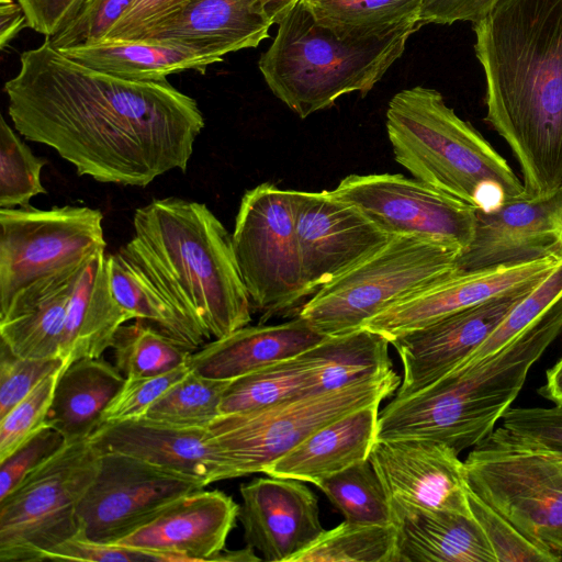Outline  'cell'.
<instances>
[{
    "instance_id": "obj_4",
    "label": "cell",
    "mask_w": 562,
    "mask_h": 562,
    "mask_svg": "<svg viewBox=\"0 0 562 562\" xmlns=\"http://www.w3.org/2000/svg\"><path fill=\"white\" fill-rule=\"evenodd\" d=\"M562 333V296L502 349L462 362L379 414L375 440L426 439L458 453L488 436L520 392L530 368Z\"/></svg>"
},
{
    "instance_id": "obj_43",
    "label": "cell",
    "mask_w": 562,
    "mask_h": 562,
    "mask_svg": "<svg viewBox=\"0 0 562 562\" xmlns=\"http://www.w3.org/2000/svg\"><path fill=\"white\" fill-rule=\"evenodd\" d=\"M66 363L63 359L21 358L0 342V418Z\"/></svg>"
},
{
    "instance_id": "obj_54",
    "label": "cell",
    "mask_w": 562,
    "mask_h": 562,
    "mask_svg": "<svg viewBox=\"0 0 562 562\" xmlns=\"http://www.w3.org/2000/svg\"><path fill=\"white\" fill-rule=\"evenodd\" d=\"M558 199H559V205L562 213V188L557 192Z\"/></svg>"
},
{
    "instance_id": "obj_31",
    "label": "cell",
    "mask_w": 562,
    "mask_h": 562,
    "mask_svg": "<svg viewBox=\"0 0 562 562\" xmlns=\"http://www.w3.org/2000/svg\"><path fill=\"white\" fill-rule=\"evenodd\" d=\"M390 340L361 327L327 336L304 352L314 372L312 394L338 390L393 369Z\"/></svg>"
},
{
    "instance_id": "obj_47",
    "label": "cell",
    "mask_w": 562,
    "mask_h": 562,
    "mask_svg": "<svg viewBox=\"0 0 562 562\" xmlns=\"http://www.w3.org/2000/svg\"><path fill=\"white\" fill-rule=\"evenodd\" d=\"M47 560L91 561V562H168L166 555L153 551L131 548L119 543H104L76 536L54 548Z\"/></svg>"
},
{
    "instance_id": "obj_30",
    "label": "cell",
    "mask_w": 562,
    "mask_h": 562,
    "mask_svg": "<svg viewBox=\"0 0 562 562\" xmlns=\"http://www.w3.org/2000/svg\"><path fill=\"white\" fill-rule=\"evenodd\" d=\"M86 266V265H85ZM0 317V342L26 359H61L67 310L85 267Z\"/></svg>"
},
{
    "instance_id": "obj_38",
    "label": "cell",
    "mask_w": 562,
    "mask_h": 562,
    "mask_svg": "<svg viewBox=\"0 0 562 562\" xmlns=\"http://www.w3.org/2000/svg\"><path fill=\"white\" fill-rule=\"evenodd\" d=\"M233 380L189 372L146 412L148 419L187 427H209L220 415V404Z\"/></svg>"
},
{
    "instance_id": "obj_48",
    "label": "cell",
    "mask_w": 562,
    "mask_h": 562,
    "mask_svg": "<svg viewBox=\"0 0 562 562\" xmlns=\"http://www.w3.org/2000/svg\"><path fill=\"white\" fill-rule=\"evenodd\" d=\"M191 0H134L101 40L136 41L182 10Z\"/></svg>"
},
{
    "instance_id": "obj_25",
    "label": "cell",
    "mask_w": 562,
    "mask_h": 562,
    "mask_svg": "<svg viewBox=\"0 0 562 562\" xmlns=\"http://www.w3.org/2000/svg\"><path fill=\"white\" fill-rule=\"evenodd\" d=\"M380 404L363 406L323 426L272 462L263 473L316 485L368 460L375 441Z\"/></svg>"
},
{
    "instance_id": "obj_3",
    "label": "cell",
    "mask_w": 562,
    "mask_h": 562,
    "mask_svg": "<svg viewBox=\"0 0 562 562\" xmlns=\"http://www.w3.org/2000/svg\"><path fill=\"white\" fill-rule=\"evenodd\" d=\"M133 227L119 251L209 339L249 325L252 305L232 235L204 203L153 200L135 211Z\"/></svg>"
},
{
    "instance_id": "obj_10",
    "label": "cell",
    "mask_w": 562,
    "mask_h": 562,
    "mask_svg": "<svg viewBox=\"0 0 562 562\" xmlns=\"http://www.w3.org/2000/svg\"><path fill=\"white\" fill-rule=\"evenodd\" d=\"M394 369L345 387L294 397L260 409L220 414L212 442L234 477L262 472L317 429L363 406L382 403L401 384Z\"/></svg>"
},
{
    "instance_id": "obj_24",
    "label": "cell",
    "mask_w": 562,
    "mask_h": 562,
    "mask_svg": "<svg viewBox=\"0 0 562 562\" xmlns=\"http://www.w3.org/2000/svg\"><path fill=\"white\" fill-rule=\"evenodd\" d=\"M325 337L297 315L277 325H247L203 345L192 352L189 366L209 378L234 380L296 357Z\"/></svg>"
},
{
    "instance_id": "obj_50",
    "label": "cell",
    "mask_w": 562,
    "mask_h": 562,
    "mask_svg": "<svg viewBox=\"0 0 562 562\" xmlns=\"http://www.w3.org/2000/svg\"><path fill=\"white\" fill-rule=\"evenodd\" d=\"M501 0H423L419 22L425 24L472 23L483 19Z\"/></svg>"
},
{
    "instance_id": "obj_41",
    "label": "cell",
    "mask_w": 562,
    "mask_h": 562,
    "mask_svg": "<svg viewBox=\"0 0 562 562\" xmlns=\"http://www.w3.org/2000/svg\"><path fill=\"white\" fill-rule=\"evenodd\" d=\"M64 367L40 382L0 418V461L9 457L36 432L49 427L48 413Z\"/></svg>"
},
{
    "instance_id": "obj_53",
    "label": "cell",
    "mask_w": 562,
    "mask_h": 562,
    "mask_svg": "<svg viewBox=\"0 0 562 562\" xmlns=\"http://www.w3.org/2000/svg\"><path fill=\"white\" fill-rule=\"evenodd\" d=\"M299 0H261L262 9L272 24L278 23Z\"/></svg>"
},
{
    "instance_id": "obj_14",
    "label": "cell",
    "mask_w": 562,
    "mask_h": 562,
    "mask_svg": "<svg viewBox=\"0 0 562 562\" xmlns=\"http://www.w3.org/2000/svg\"><path fill=\"white\" fill-rule=\"evenodd\" d=\"M205 486L202 481L134 457L100 452L97 474L78 506L79 536L117 542L175 499Z\"/></svg>"
},
{
    "instance_id": "obj_18",
    "label": "cell",
    "mask_w": 562,
    "mask_h": 562,
    "mask_svg": "<svg viewBox=\"0 0 562 562\" xmlns=\"http://www.w3.org/2000/svg\"><path fill=\"white\" fill-rule=\"evenodd\" d=\"M562 252L557 193L526 195L495 209H476L474 234L456 261L457 272L519 263Z\"/></svg>"
},
{
    "instance_id": "obj_23",
    "label": "cell",
    "mask_w": 562,
    "mask_h": 562,
    "mask_svg": "<svg viewBox=\"0 0 562 562\" xmlns=\"http://www.w3.org/2000/svg\"><path fill=\"white\" fill-rule=\"evenodd\" d=\"M271 25L261 0H191L136 41L170 45L221 61L228 53L257 47L269 36Z\"/></svg>"
},
{
    "instance_id": "obj_19",
    "label": "cell",
    "mask_w": 562,
    "mask_h": 562,
    "mask_svg": "<svg viewBox=\"0 0 562 562\" xmlns=\"http://www.w3.org/2000/svg\"><path fill=\"white\" fill-rule=\"evenodd\" d=\"M530 290L488 300L390 340L403 366L395 396L424 389L467 360Z\"/></svg>"
},
{
    "instance_id": "obj_32",
    "label": "cell",
    "mask_w": 562,
    "mask_h": 562,
    "mask_svg": "<svg viewBox=\"0 0 562 562\" xmlns=\"http://www.w3.org/2000/svg\"><path fill=\"white\" fill-rule=\"evenodd\" d=\"M111 292L133 319H145L195 351L210 340L166 299L146 273L120 251L108 255Z\"/></svg>"
},
{
    "instance_id": "obj_17",
    "label": "cell",
    "mask_w": 562,
    "mask_h": 562,
    "mask_svg": "<svg viewBox=\"0 0 562 562\" xmlns=\"http://www.w3.org/2000/svg\"><path fill=\"white\" fill-rule=\"evenodd\" d=\"M562 261V252L531 261L456 272L364 323L389 340L488 300L536 286Z\"/></svg>"
},
{
    "instance_id": "obj_21",
    "label": "cell",
    "mask_w": 562,
    "mask_h": 562,
    "mask_svg": "<svg viewBox=\"0 0 562 562\" xmlns=\"http://www.w3.org/2000/svg\"><path fill=\"white\" fill-rule=\"evenodd\" d=\"M238 510L222 491H193L114 543L161 553L169 562H220Z\"/></svg>"
},
{
    "instance_id": "obj_22",
    "label": "cell",
    "mask_w": 562,
    "mask_h": 562,
    "mask_svg": "<svg viewBox=\"0 0 562 562\" xmlns=\"http://www.w3.org/2000/svg\"><path fill=\"white\" fill-rule=\"evenodd\" d=\"M89 440L99 452L134 457L206 485L234 479L207 427L176 426L140 417L100 425Z\"/></svg>"
},
{
    "instance_id": "obj_49",
    "label": "cell",
    "mask_w": 562,
    "mask_h": 562,
    "mask_svg": "<svg viewBox=\"0 0 562 562\" xmlns=\"http://www.w3.org/2000/svg\"><path fill=\"white\" fill-rule=\"evenodd\" d=\"M85 0H18L33 31L52 37L69 24Z\"/></svg>"
},
{
    "instance_id": "obj_9",
    "label": "cell",
    "mask_w": 562,
    "mask_h": 562,
    "mask_svg": "<svg viewBox=\"0 0 562 562\" xmlns=\"http://www.w3.org/2000/svg\"><path fill=\"white\" fill-rule=\"evenodd\" d=\"M459 254L414 236H392L375 254L321 288L297 316L335 336L361 328L394 304L457 272Z\"/></svg>"
},
{
    "instance_id": "obj_46",
    "label": "cell",
    "mask_w": 562,
    "mask_h": 562,
    "mask_svg": "<svg viewBox=\"0 0 562 562\" xmlns=\"http://www.w3.org/2000/svg\"><path fill=\"white\" fill-rule=\"evenodd\" d=\"M502 422L521 439L562 454V406L509 407Z\"/></svg>"
},
{
    "instance_id": "obj_28",
    "label": "cell",
    "mask_w": 562,
    "mask_h": 562,
    "mask_svg": "<svg viewBox=\"0 0 562 562\" xmlns=\"http://www.w3.org/2000/svg\"><path fill=\"white\" fill-rule=\"evenodd\" d=\"M124 381L125 376L115 364L101 357L68 362L55 387L49 426L59 431L66 442L88 439Z\"/></svg>"
},
{
    "instance_id": "obj_44",
    "label": "cell",
    "mask_w": 562,
    "mask_h": 562,
    "mask_svg": "<svg viewBox=\"0 0 562 562\" xmlns=\"http://www.w3.org/2000/svg\"><path fill=\"white\" fill-rule=\"evenodd\" d=\"M134 0H85L74 18L61 31L45 37L60 49L104 37Z\"/></svg>"
},
{
    "instance_id": "obj_15",
    "label": "cell",
    "mask_w": 562,
    "mask_h": 562,
    "mask_svg": "<svg viewBox=\"0 0 562 562\" xmlns=\"http://www.w3.org/2000/svg\"><path fill=\"white\" fill-rule=\"evenodd\" d=\"M303 278L311 296L392 238L330 191L291 190Z\"/></svg>"
},
{
    "instance_id": "obj_35",
    "label": "cell",
    "mask_w": 562,
    "mask_h": 562,
    "mask_svg": "<svg viewBox=\"0 0 562 562\" xmlns=\"http://www.w3.org/2000/svg\"><path fill=\"white\" fill-rule=\"evenodd\" d=\"M111 349L114 364L125 378L169 372L188 363L193 352L145 319L121 325Z\"/></svg>"
},
{
    "instance_id": "obj_37",
    "label": "cell",
    "mask_w": 562,
    "mask_h": 562,
    "mask_svg": "<svg viewBox=\"0 0 562 562\" xmlns=\"http://www.w3.org/2000/svg\"><path fill=\"white\" fill-rule=\"evenodd\" d=\"M316 486L347 521L396 526L385 490L369 459L319 481Z\"/></svg>"
},
{
    "instance_id": "obj_13",
    "label": "cell",
    "mask_w": 562,
    "mask_h": 562,
    "mask_svg": "<svg viewBox=\"0 0 562 562\" xmlns=\"http://www.w3.org/2000/svg\"><path fill=\"white\" fill-rule=\"evenodd\" d=\"M330 192L391 236L419 237L459 255L472 241L476 209L415 178L350 175Z\"/></svg>"
},
{
    "instance_id": "obj_2",
    "label": "cell",
    "mask_w": 562,
    "mask_h": 562,
    "mask_svg": "<svg viewBox=\"0 0 562 562\" xmlns=\"http://www.w3.org/2000/svg\"><path fill=\"white\" fill-rule=\"evenodd\" d=\"M485 122L519 164L528 195L562 188V0H501L473 23Z\"/></svg>"
},
{
    "instance_id": "obj_34",
    "label": "cell",
    "mask_w": 562,
    "mask_h": 562,
    "mask_svg": "<svg viewBox=\"0 0 562 562\" xmlns=\"http://www.w3.org/2000/svg\"><path fill=\"white\" fill-rule=\"evenodd\" d=\"M306 1L319 23L340 34L360 36L385 34L419 22L423 3V0Z\"/></svg>"
},
{
    "instance_id": "obj_26",
    "label": "cell",
    "mask_w": 562,
    "mask_h": 562,
    "mask_svg": "<svg viewBox=\"0 0 562 562\" xmlns=\"http://www.w3.org/2000/svg\"><path fill=\"white\" fill-rule=\"evenodd\" d=\"M131 319L111 292L108 255L97 254L82 268L72 289L60 358L71 362L101 357L111 348L119 327Z\"/></svg>"
},
{
    "instance_id": "obj_52",
    "label": "cell",
    "mask_w": 562,
    "mask_h": 562,
    "mask_svg": "<svg viewBox=\"0 0 562 562\" xmlns=\"http://www.w3.org/2000/svg\"><path fill=\"white\" fill-rule=\"evenodd\" d=\"M539 393L555 405L562 406V358L547 371V381Z\"/></svg>"
},
{
    "instance_id": "obj_8",
    "label": "cell",
    "mask_w": 562,
    "mask_h": 562,
    "mask_svg": "<svg viewBox=\"0 0 562 562\" xmlns=\"http://www.w3.org/2000/svg\"><path fill=\"white\" fill-rule=\"evenodd\" d=\"M469 490L532 542L562 555V454L503 425L467 459Z\"/></svg>"
},
{
    "instance_id": "obj_39",
    "label": "cell",
    "mask_w": 562,
    "mask_h": 562,
    "mask_svg": "<svg viewBox=\"0 0 562 562\" xmlns=\"http://www.w3.org/2000/svg\"><path fill=\"white\" fill-rule=\"evenodd\" d=\"M46 161L36 157L3 116L0 117V209L25 207L45 193L41 171Z\"/></svg>"
},
{
    "instance_id": "obj_51",
    "label": "cell",
    "mask_w": 562,
    "mask_h": 562,
    "mask_svg": "<svg viewBox=\"0 0 562 562\" xmlns=\"http://www.w3.org/2000/svg\"><path fill=\"white\" fill-rule=\"evenodd\" d=\"M25 14L19 2L0 0V46L4 48L24 27Z\"/></svg>"
},
{
    "instance_id": "obj_45",
    "label": "cell",
    "mask_w": 562,
    "mask_h": 562,
    "mask_svg": "<svg viewBox=\"0 0 562 562\" xmlns=\"http://www.w3.org/2000/svg\"><path fill=\"white\" fill-rule=\"evenodd\" d=\"M63 435L46 427L0 461V499L12 492L27 475L52 458L65 445Z\"/></svg>"
},
{
    "instance_id": "obj_6",
    "label": "cell",
    "mask_w": 562,
    "mask_h": 562,
    "mask_svg": "<svg viewBox=\"0 0 562 562\" xmlns=\"http://www.w3.org/2000/svg\"><path fill=\"white\" fill-rule=\"evenodd\" d=\"M395 160L412 176L475 209L527 195L506 159L432 88L398 91L386 110Z\"/></svg>"
},
{
    "instance_id": "obj_12",
    "label": "cell",
    "mask_w": 562,
    "mask_h": 562,
    "mask_svg": "<svg viewBox=\"0 0 562 562\" xmlns=\"http://www.w3.org/2000/svg\"><path fill=\"white\" fill-rule=\"evenodd\" d=\"M236 261L261 323L311 296L302 271L291 190L265 182L247 190L235 218Z\"/></svg>"
},
{
    "instance_id": "obj_33",
    "label": "cell",
    "mask_w": 562,
    "mask_h": 562,
    "mask_svg": "<svg viewBox=\"0 0 562 562\" xmlns=\"http://www.w3.org/2000/svg\"><path fill=\"white\" fill-rule=\"evenodd\" d=\"M313 368L304 352L234 379L220 404V414L268 407L312 394Z\"/></svg>"
},
{
    "instance_id": "obj_36",
    "label": "cell",
    "mask_w": 562,
    "mask_h": 562,
    "mask_svg": "<svg viewBox=\"0 0 562 562\" xmlns=\"http://www.w3.org/2000/svg\"><path fill=\"white\" fill-rule=\"evenodd\" d=\"M397 527L342 521L291 562H396Z\"/></svg>"
},
{
    "instance_id": "obj_11",
    "label": "cell",
    "mask_w": 562,
    "mask_h": 562,
    "mask_svg": "<svg viewBox=\"0 0 562 562\" xmlns=\"http://www.w3.org/2000/svg\"><path fill=\"white\" fill-rule=\"evenodd\" d=\"M88 439L67 442L0 499V561L47 560L79 535L77 510L99 467Z\"/></svg>"
},
{
    "instance_id": "obj_40",
    "label": "cell",
    "mask_w": 562,
    "mask_h": 562,
    "mask_svg": "<svg viewBox=\"0 0 562 562\" xmlns=\"http://www.w3.org/2000/svg\"><path fill=\"white\" fill-rule=\"evenodd\" d=\"M468 498L471 514L482 528L496 562H558L562 560V555L529 540L470 490Z\"/></svg>"
},
{
    "instance_id": "obj_20",
    "label": "cell",
    "mask_w": 562,
    "mask_h": 562,
    "mask_svg": "<svg viewBox=\"0 0 562 562\" xmlns=\"http://www.w3.org/2000/svg\"><path fill=\"white\" fill-rule=\"evenodd\" d=\"M239 492L245 543L265 561L291 562L325 530L318 498L303 481L268 475L240 485Z\"/></svg>"
},
{
    "instance_id": "obj_27",
    "label": "cell",
    "mask_w": 562,
    "mask_h": 562,
    "mask_svg": "<svg viewBox=\"0 0 562 562\" xmlns=\"http://www.w3.org/2000/svg\"><path fill=\"white\" fill-rule=\"evenodd\" d=\"M396 527V562H496L473 516L413 510Z\"/></svg>"
},
{
    "instance_id": "obj_16",
    "label": "cell",
    "mask_w": 562,
    "mask_h": 562,
    "mask_svg": "<svg viewBox=\"0 0 562 562\" xmlns=\"http://www.w3.org/2000/svg\"><path fill=\"white\" fill-rule=\"evenodd\" d=\"M369 461L397 520L413 510H447L472 516L464 462L443 442L426 439L375 440Z\"/></svg>"
},
{
    "instance_id": "obj_5",
    "label": "cell",
    "mask_w": 562,
    "mask_h": 562,
    "mask_svg": "<svg viewBox=\"0 0 562 562\" xmlns=\"http://www.w3.org/2000/svg\"><path fill=\"white\" fill-rule=\"evenodd\" d=\"M258 67L268 88L301 119L351 92L364 97L403 55L416 22L385 34H340L319 23L299 0L277 23Z\"/></svg>"
},
{
    "instance_id": "obj_1",
    "label": "cell",
    "mask_w": 562,
    "mask_h": 562,
    "mask_svg": "<svg viewBox=\"0 0 562 562\" xmlns=\"http://www.w3.org/2000/svg\"><path fill=\"white\" fill-rule=\"evenodd\" d=\"M4 91L22 136L104 183L143 188L171 170L186 172L204 127L196 101L168 80L113 77L69 58L47 38L21 54Z\"/></svg>"
},
{
    "instance_id": "obj_42",
    "label": "cell",
    "mask_w": 562,
    "mask_h": 562,
    "mask_svg": "<svg viewBox=\"0 0 562 562\" xmlns=\"http://www.w3.org/2000/svg\"><path fill=\"white\" fill-rule=\"evenodd\" d=\"M189 370L188 362L162 374L125 378L120 391L102 413L99 426L145 416L147 409Z\"/></svg>"
},
{
    "instance_id": "obj_29",
    "label": "cell",
    "mask_w": 562,
    "mask_h": 562,
    "mask_svg": "<svg viewBox=\"0 0 562 562\" xmlns=\"http://www.w3.org/2000/svg\"><path fill=\"white\" fill-rule=\"evenodd\" d=\"M69 58L113 77L158 82L187 70L205 72L220 60L145 41L99 40L58 49Z\"/></svg>"
},
{
    "instance_id": "obj_7",
    "label": "cell",
    "mask_w": 562,
    "mask_h": 562,
    "mask_svg": "<svg viewBox=\"0 0 562 562\" xmlns=\"http://www.w3.org/2000/svg\"><path fill=\"white\" fill-rule=\"evenodd\" d=\"M102 222L89 206L0 209V316L104 252Z\"/></svg>"
}]
</instances>
